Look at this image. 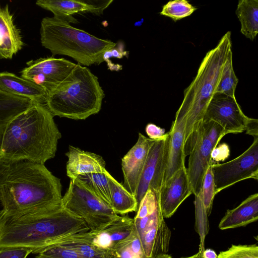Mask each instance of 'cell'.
<instances>
[{
	"label": "cell",
	"instance_id": "obj_16",
	"mask_svg": "<svg viewBox=\"0 0 258 258\" xmlns=\"http://www.w3.org/2000/svg\"><path fill=\"white\" fill-rule=\"evenodd\" d=\"M186 113L178 108L170 131L168 160L164 174V183L180 168L185 166L184 152Z\"/></svg>",
	"mask_w": 258,
	"mask_h": 258
},
{
	"label": "cell",
	"instance_id": "obj_29",
	"mask_svg": "<svg viewBox=\"0 0 258 258\" xmlns=\"http://www.w3.org/2000/svg\"><path fill=\"white\" fill-rule=\"evenodd\" d=\"M212 164L208 167L204 175L200 193L207 216H209L211 213L214 199L216 195Z\"/></svg>",
	"mask_w": 258,
	"mask_h": 258
},
{
	"label": "cell",
	"instance_id": "obj_30",
	"mask_svg": "<svg viewBox=\"0 0 258 258\" xmlns=\"http://www.w3.org/2000/svg\"><path fill=\"white\" fill-rule=\"evenodd\" d=\"M217 258H258V246L232 245L228 249L220 251Z\"/></svg>",
	"mask_w": 258,
	"mask_h": 258
},
{
	"label": "cell",
	"instance_id": "obj_25",
	"mask_svg": "<svg viewBox=\"0 0 258 258\" xmlns=\"http://www.w3.org/2000/svg\"><path fill=\"white\" fill-rule=\"evenodd\" d=\"M34 101L8 95L0 91V148L3 134L8 122L30 107Z\"/></svg>",
	"mask_w": 258,
	"mask_h": 258
},
{
	"label": "cell",
	"instance_id": "obj_39",
	"mask_svg": "<svg viewBox=\"0 0 258 258\" xmlns=\"http://www.w3.org/2000/svg\"><path fill=\"white\" fill-rule=\"evenodd\" d=\"M204 250H200L199 251L195 254L190 256L182 257V258H203V252Z\"/></svg>",
	"mask_w": 258,
	"mask_h": 258
},
{
	"label": "cell",
	"instance_id": "obj_18",
	"mask_svg": "<svg viewBox=\"0 0 258 258\" xmlns=\"http://www.w3.org/2000/svg\"><path fill=\"white\" fill-rule=\"evenodd\" d=\"M66 155L68 158L67 175L70 179L81 175L101 173L106 170L104 160L96 154L70 146Z\"/></svg>",
	"mask_w": 258,
	"mask_h": 258
},
{
	"label": "cell",
	"instance_id": "obj_36",
	"mask_svg": "<svg viewBox=\"0 0 258 258\" xmlns=\"http://www.w3.org/2000/svg\"><path fill=\"white\" fill-rule=\"evenodd\" d=\"M245 131L247 134L252 136L254 138H258V120L248 118Z\"/></svg>",
	"mask_w": 258,
	"mask_h": 258
},
{
	"label": "cell",
	"instance_id": "obj_32",
	"mask_svg": "<svg viewBox=\"0 0 258 258\" xmlns=\"http://www.w3.org/2000/svg\"><path fill=\"white\" fill-rule=\"evenodd\" d=\"M31 250L22 247H9L0 249V258H26Z\"/></svg>",
	"mask_w": 258,
	"mask_h": 258
},
{
	"label": "cell",
	"instance_id": "obj_17",
	"mask_svg": "<svg viewBox=\"0 0 258 258\" xmlns=\"http://www.w3.org/2000/svg\"><path fill=\"white\" fill-rule=\"evenodd\" d=\"M0 91L43 104L48 96L38 84L8 72H0Z\"/></svg>",
	"mask_w": 258,
	"mask_h": 258
},
{
	"label": "cell",
	"instance_id": "obj_6",
	"mask_svg": "<svg viewBox=\"0 0 258 258\" xmlns=\"http://www.w3.org/2000/svg\"><path fill=\"white\" fill-rule=\"evenodd\" d=\"M40 41L53 55L68 56L85 67L100 64L104 61V53L116 45L110 40L98 38L54 17L42 19Z\"/></svg>",
	"mask_w": 258,
	"mask_h": 258
},
{
	"label": "cell",
	"instance_id": "obj_13",
	"mask_svg": "<svg viewBox=\"0 0 258 258\" xmlns=\"http://www.w3.org/2000/svg\"><path fill=\"white\" fill-rule=\"evenodd\" d=\"M113 0H38V6L50 11L53 17L70 24L78 21L73 17L80 12H89L99 16L112 3Z\"/></svg>",
	"mask_w": 258,
	"mask_h": 258
},
{
	"label": "cell",
	"instance_id": "obj_19",
	"mask_svg": "<svg viewBox=\"0 0 258 258\" xmlns=\"http://www.w3.org/2000/svg\"><path fill=\"white\" fill-rule=\"evenodd\" d=\"M23 45L20 31L14 23L9 6H0V59H12Z\"/></svg>",
	"mask_w": 258,
	"mask_h": 258
},
{
	"label": "cell",
	"instance_id": "obj_20",
	"mask_svg": "<svg viewBox=\"0 0 258 258\" xmlns=\"http://www.w3.org/2000/svg\"><path fill=\"white\" fill-rule=\"evenodd\" d=\"M134 227V219L125 215L120 216L118 219L100 231L89 232L94 245L110 251L131 234Z\"/></svg>",
	"mask_w": 258,
	"mask_h": 258
},
{
	"label": "cell",
	"instance_id": "obj_37",
	"mask_svg": "<svg viewBox=\"0 0 258 258\" xmlns=\"http://www.w3.org/2000/svg\"><path fill=\"white\" fill-rule=\"evenodd\" d=\"M11 162V161L0 157V178Z\"/></svg>",
	"mask_w": 258,
	"mask_h": 258
},
{
	"label": "cell",
	"instance_id": "obj_28",
	"mask_svg": "<svg viewBox=\"0 0 258 258\" xmlns=\"http://www.w3.org/2000/svg\"><path fill=\"white\" fill-rule=\"evenodd\" d=\"M196 10L197 8L186 0H174L169 1L164 5L160 14L176 22L189 16Z\"/></svg>",
	"mask_w": 258,
	"mask_h": 258
},
{
	"label": "cell",
	"instance_id": "obj_8",
	"mask_svg": "<svg viewBox=\"0 0 258 258\" xmlns=\"http://www.w3.org/2000/svg\"><path fill=\"white\" fill-rule=\"evenodd\" d=\"M61 205L82 218L92 232L105 229L120 216L77 178L71 179L69 188L62 197Z\"/></svg>",
	"mask_w": 258,
	"mask_h": 258
},
{
	"label": "cell",
	"instance_id": "obj_22",
	"mask_svg": "<svg viewBox=\"0 0 258 258\" xmlns=\"http://www.w3.org/2000/svg\"><path fill=\"white\" fill-rule=\"evenodd\" d=\"M57 244L73 249L84 258H113L111 251L92 243L89 231L66 237Z\"/></svg>",
	"mask_w": 258,
	"mask_h": 258
},
{
	"label": "cell",
	"instance_id": "obj_35",
	"mask_svg": "<svg viewBox=\"0 0 258 258\" xmlns=\"http://www.w3.org/2000/svg\"><path fill=\"white\" fill-rule=\"evenodd\" d=\"M127 51H123V49L115 47L113 48L106 50L103 54V59L104 61H106L111 57L121 58L124 56H127Z\"/></svg>",
	"mask_w": 258,
	"mask_h": 258
},
{
	"label": "cell",
	"instance_id": "obj_33",
	"mask_svg": "<svg viewBox=\"0 0 258 258\" xmlns=\"http://www.w3.org/2000/svg\"><path fill=\"white\" fill-rule=\"evenodd\" d=\"M230 155L229 147L225 143H223L216 147L212 152L211 160L214 161L219 162L224 161Z\"/></svg>",
	"mask_w": 258,
	"mask_h": 258
},
{
	"label": "cell",
	"instance_id": "obj_1",
	"mask_svg": "<svg viewBox=\"0 0 258 258\" xmlns=\"http://www.w3.org/2000/svg\"><path fill=\"white\" fill-rule=\"evenodd\" d=\"M61 184L44 164L11 162L0 178V202L9 214L47 211L62 206Z\"/></svg>",
	"mask_w": 258,
	"mask_h": 258
},
{
	"label": "cell",
	"instance_id": "obj_3",
	"mask_svg": "<svg viewBox=\"0 0 258 258\" xmlns=\"http://www.w3.org/2000/svg\"><path fill=\"white\" fill-rule=\"evenodd\" d=\"M45 104L33 102L7 124L0 157L10 161L42 164L53 158L61 135Z\"/></svg>",
	"mask_w": 258,
	"mask_h": 258
},
{
	"label": "cell",
	"instance_id": "obj_34",
	"mask_svg": "<svg viewBox=\"0 0 258 258\" xmlns=\"http://www.w3.org/2000/svg\"><path fill=\"white\" fill-rule=\"evenodd\" d=\"M145 131L149 138L152 140H157L163 138L165 134V130L154 124L149 123L146 125Z\"/></svg>",
	"mask_w": 258,
	"mask_h": 258
},
{
	"label": "cell",
	"instance_id": "obj_9",
	"mask_svg": "<svg viewBox=\"0 0 258 258\" xmlns=\"http://www.w3.org/2000/svg\"><path fill=\"white\" fill-rule=\"evenodd\" d=\"M212 169L216 195L222 190L246 179H258V138L236 158L224 163H214Z\"/></svg>",
	"mask_w": 258,
	"mask_h": 258
},
{
	"label": "cell",
	"instance_id": "obj_27",
	"mask_svg": "<svg viewBox=\"0 0 258 258\" xmlns=\"http://www.w3.org/2000/svg\"><path fill=\"white\" fill-rule=\"evenodd\" d=\"M238 82V79L235 74L233 67L232 52L231 51L224 64L215 94H223L234 97L235 91Z\"/></svg>",
	"mask_w": 258,
	"mask_h": 258
},
{
	"label": "cell",
	"instance_id": "obj_7",
	"mask_svg": "<svg viewBox=\"0 0 258 258\" xmlns=\"http://www.w3.org/2000/svg\"><path fill=\"white\" fill-rule=\"evenodd\" d=\"M226 134L217 123L212 121H202L184 144V156L189 155L187 174L195 196L200 194L204 175L213 163L212 151Z\"/></svg>",
	"mask_w": 258,
	"mask_h": 258
},
{
	"label": "cell",
	"instance_id": "obj_40",
	"mask_svg": "<svg viewBox=\"0 0 258 258\" xmlns=\"http://www.w3.org/2000/svg\"><path fill=\"white\" fill-rule=\"evenodd\" d=\"M156 258H171V256L168 254H166L158 256Z\"/></svg>",
	"mask_w": 258,
	"mask_h": 258
},
{
	"label": "cell",
	"instance_id": "obj_14",
	"mask_svg": "<svg viewBox=\"0 0 258 258\" xmlns=\"http://www.w3.org/2000/svg\"><path fill=\"white\" fill-rule=\"evenodd\" d=\"M191 194L186 168L184 166L163 183L161 187L159 202L163 217L170 218Z\"/></svg>",
	"mask_w": 258,
	"mask_h": 258
},
{
	"label": "cell",
	"instance_id": "obj_21",
	"mask_svg": "<svg viewBox=\"0 0 258 258\" xmlns=\"http://www.w3.org/2000/svg\"><path fill=\"white\" fill-rule=\"evenodd\" d=\"M258 219V194L249 196L237 207L228 210L218 227L221 230L245 226Z\"/></svg>",
	"mask_w": 258,
	"mask_h": 258
},
{
	"label": "cell",
	"instance_id": "obj_12",
	"mask_svg": "<svg viewBox=\"0 0 258 258\" xmlns=\"http://www.w3.org/2000/svg\"><path fill=\"white\" fill-rule=\"evenodd\" d=\"M242 112L235 97L215 93L210 101L202 121H213L220 125L227 134L245 131L248 119Z\"/></svg>",
	"mask_w": 258,
	"mask_h": 258
},
{
	"label": "cell",
	"instance_id": "obj_15",
	"mask_svg": "<svg viewBox=\"0 0 258 258\" xmlns=\"http://www.w3.org/2000/svg\"><path fill=\"white\" fill-rule=\"evenodd\" d=\"M152 141L139 133L136 143L121 159L124 177L122 185L135 197Z\"/></svg>",
	"mask_w": 258,
	"mask_h": 258
},
{
	"label": "cell",
	"instance_id": "obj_10",
	"mask_svg": "<svg viewBox=\"0 0 258 258\" xmlns=\"http://www.w3.org/2000/svg\"><path fill=\"white\" fill-rule=\"evenodd\" d=\"M169 143L168 132L161 139L153 140L135 195L138 206L149 189L160 192L167 163Z\"/></svg>",
	"mask_w": 258,
	"mask_h": 258
},
{
	"label": "cell",
	"instance_id": "obj_24",
	"mask_svg": "<svg viewBox=\"0 0 258 258\" xmlns=\"http://www.w3.org/2000/svg\"><path fill=\"white\" fill-rule=\"evenodd\" d=\"M111 206L117 215H125L137 212L138 203L135 197L128 192L122 184L108 174Z\"/></svg>",
	"mask_w": 258,
	"mask_h": 258
},
{
	"label": "cell",
	"instance_id": "obj_2",
	"mask_svg": "<svg viewBox=\"0 0 258 258\" xmlns=\"http://www.w3.org/2000/svg\"><path fill=\"white\" fill-rule=\"evenodd\" d=\"M89 231L82 218L62 206L20 215L0 211V249L22 247L38 254L66 237Z\"/></svg>",
	"mask_w": 258,
	"mask_h": 258
},
{
	"label": "cell",
	"instance_id": "obj_11",
	"mask_svg": "<svg viewBox=\"0 0 258 258\" xmlns=\"http://www.w3.org/2000/svg\"><path fill=\"white\" fill-rule=\"evenodd\" d=\"M76 64L63 58H40L27 62V67L21 72V77L38 84L48 95L69 75Z\"/></svg>",
	"mask_w": 258,
	"mask_h": 258
},
{
	"label": "cell",
	"instance_id": "obj_5",
	"mask_svg": "<svg viewBox=\"0 0 258 258\" xmlns=\"http://www.w3.org/2000/svg\"><path fill=\"white\" fill-rule=\"evenodd\" d=\"M231 51V32L228 31L217 46L206 53L195 79L184 90L183 99L179 107L186 113L184 144L203 121Z\"/></svg>",
	"mask_w": 258,
	"mask_h": 258
},
{
	"label": "cell",
	"instance_id": "obj_31",
	"mask_svg": "<svg viewBox=\"0 0 258 258\" xmlns=\"http://www.w3.org/2000/svg\"><path fill=\"white\" fill-rule=\"evenodd\" d=\"M35 258H84L76 251L64 246L56 244L41 251Z\"/></svg>",
	"mask_w": 258,
	"mask_h": 258
},
{
	"label": "cell",
	"instance_id": "obj_4",
	"mask_svg": "<svg viewBox=\"0 0 258 258\" xmlns=\"http://www.w3.org/2000/svg\"><path fill=\"white\" fill-rule=\"evenodd\" d=\"M104 96L97 77L87 67L77 63L48 95L45 105L53 116L85 119L99 113Z\"/></svg>",
	"mask_w": 258,
	"mask_h": 258
},
{
	"label": "cell",
	"instance_id": "obj_23",
	"mask_svg": "<svg viewBox=\"0 0 258 258\" xmlns=\"http://www.w3.org/2000/svg\"><path fill=\"white\" fill-rule=\"evenodd\" d=\"M235 13L241 24V33L254 40L258 33V1H239Z\"/></svg>",
	"mask_w": 258,
	"mask_h": 258
},
{
	"label": "cell",
	"instance_id": "obj_38",
	"mask_svg": "<svg viewBox=\"0 0 258 258\" xmlns=\"http://www.w3.org/2000/svg\"><path fill=\"white\" fill-rule=\"evenodd\" d=\"M217 254L216 252L211 249H207L203 252V258H217Z\"/></svg>",
	"mask_w": 258,
	"mask_h": 258
},
{
	"label": "cell",
	"instance_id": "obj_26",
	"mask_svg": "<svg viewBox=\"0 0 258 258\" xmlns=\"http://www.w3.org/2000/svg\"><path fill=\"white\" fill-rule=\"evenodd\" d=\"M109 172L106 170L101 173H92L77 176L78 178L87 188L97 197L111 206Z\"/></svg>",
	"mask_w": 258,
	"mask_h": 258
}]
</instances>
